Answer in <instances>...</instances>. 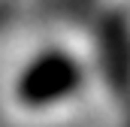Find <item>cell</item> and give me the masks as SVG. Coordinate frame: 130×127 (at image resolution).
<instances>
[{
	"mask_svg": "<svg viewBox=\"0 0 130 127\" xmlns=\"http://www.w3.org/2000/svg\"><path fill=\"white\" fill-rule=\"evenodd\" d=\"M97 76L94 52L88 55L70 39H45L12 64L3 97L15 115L52 118L79 106Z\"/></svg>",
	"mask_w": 130,
	"mask_h": 127,
	"instance_id": "6da1fadb",
	"label": "cell"
}]
</instances>
